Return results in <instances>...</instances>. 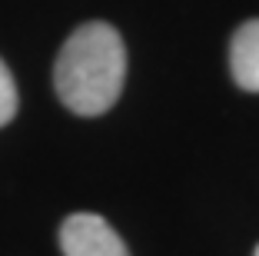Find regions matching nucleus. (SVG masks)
Instances as JSON below:
<instances>
[{
	"label": "nucleus",
	"instance_id": "nucleus-3",
	"mask_svg": "<svg viewBox=\"0 0 259 256\" xmlns=\"http://www.w3.org/2000/svg\"><path fill=\"white\" fill-rule=\"evenodd\" d=\"M229 70L236 87L259 93V20H246L229 44Z\"/></svg>",
	"mask_w": 259,
	"mask_h": 256
},
{
	"label": "nucleus",
	"instance_id": "nucleus-2",
	"mask_svg": "<svg viewBox=\"0 0 259 256\" xmlns=\"http://www.w3.org/2000/svg\"><path fill=\"white\" fill-rule=\"evenodd\" d=\"M63 256H130L126 243L97 213H73L60 226Z\"/></svg>",
	"mask_w": 259,
	"mask_h": 256
},
{
	"label": "nucleus",
	"instance_id": "nucleus-1",
	"mask_svg": "<svg viewBox=\"0 0 259 256\" xmlns=\"http://www.w3.org/2000/svg\"><path fill=\"white\" fill-rule=\"evenodd\" d=\"M126 80L123 37L103 20L80 23L60 47L54 87L63 106L80 117H100L120 100Z\"/></svg>",
	"mask_w": 259,
	"mask_h": 256
},
{
	"label": "nucleus",
	"instance_id": "nucleus-5",
	"mask_svg": "<svg viewBox=\"0 0 259 256\" xmlns=\"http://www.w3.org/2000/svg\"><path fill=\"white\" fill-rule=\"evenodd\" d=\"M256 256H259V246H256Z\"/></svg>",
	"mask_w": 259,
	"mask_h": 256
},
{
	"label": "nucleus",
	"instance_id": "nucleus-4",
	"mask_svg": "<svg viewBox=\"0 0 259 256\" xmlns=\"http://www.w3.org/2000/svg\"><path fill=\"white\" fill-rule=\"evenodd\" d=\"M17 83H14V74L7 70V63L0 60V127H7L10 120L17 117Z\"/></svg>",
	"mask_w": 259,
	"mask_h": 256
}]
</instances>
